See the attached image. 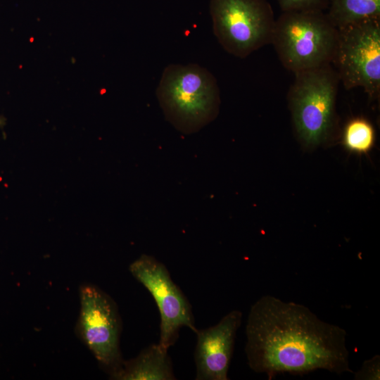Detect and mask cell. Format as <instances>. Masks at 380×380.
Segmentation results:
<instances>
[{
	"instance_id": "1",
	"label": "cell",
	"mask_w": 380,
	"mask_h": 380,
	"mask_svg": "<svg viewBox=\"0 0 380 380\" xmlns=\"http://www.w3.org/2000/svg\"><path fill=\"white\" fill-rule=\"evenodd\" d=\"M245 353L249 367L265 374H305L324 369L353 374L346 331L320 319L305 305L265 295L251 307Z\"/></svg>"
},
{
	"instance_id": "2",
	"label": "cell",
	"mask_w": 380,
	"mask_h": 380,
	"mask_svg": "<svg viewBox=\"0 0 380 380\" xmlns=\"http://www.w3.org/2000/svg\"><path fill=\"white\" fill-rule=\"evenodd\" d=\"M156 96L165 119L184 134L197 132L218 115L215 77L198 64H170L163 72Z\"/></svg>"
},
{
	"instance_id": "3",
	"label": "cell",
	"mask_w": 380,
	"mask_h": 380,
	"mask_svg": "<svg viewBox=\"0 0 380 380\" xmlns=\"http://www.w3.org/2000/svg\"><path fill=\"white\" fill-rule=\"evenodd\" d=\"M338 30L320 9L285 11L275 20L271 43L293 72L332 63Z\"/></svg>"
},
{
	"instance_id": "4",
	"label": "cell",
	"mask_w": 380,
	"mask_h": 380,
	"mask_svg": "<svg viewBox=\"0 0 380 380\" xmlns=\"http://www.w3.org/2000/svg\"><path fill=\"white\" fill-rule=\"evenodd\" d=\"M339 81L331 64L295 72L288 100L296 132L305 146L317 147L334 135Z\"/></svg>"
},
{
	"instance_id": "5",
	"label": "cell",
	"mask_w": 380,
	"mask_h": 380,
	"mask_svg": "<svg viewBox=\"0 0 380 380\" xmlns=\"http://www.w3.org/2000/svg\"><path fill=\"white\" fill-rule=\"evenodd\" d=\"M213 33L223 49L243 58L271 43L275 20L266 0H211Z\"/></svg>"
},
{
	"instance_id": "6",
	"label": "cell",
	"mask_w": 380,
	"mask_h": 380,
	"mask_svg": "<svg viewBox=\"0 0 380 380\" xmlns=\"http://www.w3.org/2000/svg\"><path fill=\"white\" fill-rule=\"evenodd\" d=\"M79 297L75 334L110 377L124 360L120 347L122 325L118 305L107 293L91 284L80 286Z\"/></svg>"
},
{
	"instance_id": "7",
	"label": "cell",
	"mask_w": 380,
	"mask_h": 380,
	"mask_svg": "<svg viewBox=\"0 0 380 380\" xmlns=\"http://www.w3.org/2000/svg\"><path fill=\"white\" fill-rule=\"evenodd\" d=\"M332 63L345 88L362 87L372 99L380 90V18L338 28Z\"/></svg>"
},
{
	"instance_id": "8",
	"label": "cell",
	"mask_w": 380,
	"mask_h": 380,
	"mask_svg": "<svg viewBox=\"0 0 380 380\" xmlns=\"http://www.w3.org/2000/svg\"><path fill=\"white\" fill-rule=\"evenodd\" d=\"M129 271L148 290L158 306L160 346L169 350L176 343L182 327L197 331L191 305L163 263L152 255L142 254L129 265Z\"/></svg>"
},
{
	"instance_id": "9",
	"label": "cell",
	"mask_w": 380,
	"mask_h": 380,
	"mask_svg": "<svg viewBox=\"0 0 380 380\" xmlns=\"http://www.w3.org/2000/svg\"><path fill=\"white\" fill-rule=\"evenodd\" d=\"M242 312L230 311L214 326L196 332L194 351L196 380H227Z\"/></svg>"
},
{
	"instance_id": "10",
	"label": "cell",
	"mask_w": 380,
	"mask_h": 380,
	"mask_svg": "<svg viewBox=\"0 0 380 380\" xmlns=\"http://www.w3.org/2000/svg\"><path fill=\"white\" fill-rule=\"evenodd\" d=\"M115 380H175L168 350L158 343L144 348L135 357L123 360L118 372L110 376Z\"/></svg>"
},
{
	"instance_id": "11",
	"label": "cell",
	"mask_w": 380,
	"mask_h": 380,
	"mask_svg": "<svg viewBox=\"0 0 380 380\" xmlns=\"http://www.w3.org/2000/svg\"><path fill=\"white\" fill-rule=\"evenodd\" d=\"M328 18L338 29L357 22L380 18V0H326Z\"/></svg>"
},
{
	"instance_id": "12",
	"label": "cell",
	"mask_w": 380,
	"mask_h": 380,
	"mask_svg": "<svg viewBox=\"0 0 380 380\" xmlns=\"http://www.w3.org/2000/svg\"><path fill=\"white\" fill-rule=\"evenodd\" d=\"M342 139L348 151L358 154L367 153L374 146V130L367 120L354 118L346 124Z\"/></svg>"
},
{
	"instance_id": "13",
	"label": "cell",
	"mask_w": 380,
	"mask_h": 380,
	"mask_svg": "<svg viewBox=\"0 0 380 380\" xmlns=\"http://www.w3.org/2000/svg\"><path fill=\"white\" fill-rule=\"evenodd\" d=\"M353 374L355 380H379L380 356L376 355L365 360L361 368L356 372H353Z\"/></svg>"
},
{
	"instance_id": "14",
	"label": "cell",
	"mask_w": 380,
	"mask_h": 380,
	"mask_svg": "<svg viewBox=\"0 0 380 380\" xmlns=\"http://www.w3.org/2000/svg\"><path fill=\"white\" fill-rule=\"evenodd\" d=\"M283 12L320 9L326 0H278Z\"/></svg>"
},
{
	"instance_id": "15",
	"label": "cell",
	"mask_w": 380,
	"mask_h": 380,
	"mask_svg": "<svg viewBox=\"0 0 380 380\" xmlns=\"http://www.w3.org/2000/svg\"><path fill=\"white\" fill-rule=\"evenodd\" d=\"M6 124V118L4 116L0 115V127H2Z\"/></svg>"
}]
</instances>
